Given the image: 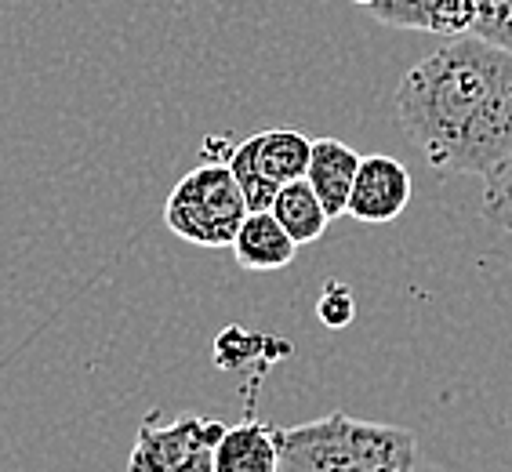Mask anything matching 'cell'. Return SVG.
I'll list each match as a JSON object with an SVG mask.
<instances>
[{
	"label": "cell",
	"mask_w": 512,
	"mask_h": 472,
	"mask_svg": "<svg viewBox=\"0 0 512 472\" xmlns=\"http://www.w3.org/2000/svg\"><path fill=\"white\" fill-rule=\"evenodd\" d=\"M349 4H360V8L371 11V8H375V4H382V0H349Z\"/></svg>",
	"instance_id": "15"
},
{
	"label": "cell",
	"mask_w": 512,
	"mask_h": 472,
	"mask_svg": "<svg viewBox=\"0 0 512 472\" xmlns=\"http://www.w3.org/2000/svg\"><path fill=\"white\" fill-rule=\"evenodd\" d=\"M407 204H411V171L400 160L385 153H371L360 160L345 215L364 226H385L404 215Z\"/></svg>",
	"instance_id": "6"
},
{
	"label": "cell",
	"mask_w": 512,
	"mask_h": 472,
	"mask_svg": "<svg viewBox=\"0 0 512 472\" xmlns=\"http://www.w3.org/2000/svg\"><path fill=\"white\" fill-rule=\"evenodd\" d=\"M226 433L222 422L182 414L175 422H146L131 447L128 472H215V447Z\"/></svg>",
	"instance_id": "5"
},
{
	"label": "cell",
	"mask_w": 512,
	"mask_h": 472,
	"mask_svg": "<svg viewBox=\"0 0 512 472\" xmlns=\"http://www.w3.org/2000/svg\"><path fill=\"white\" fill-rule=\"evenodd\" d=\"M316 316H320V324L331 327V331H342V327L353 324L356 316V298L353 291L338 280H327L324 295L316 298Z\"/></svg>",
	"instance_id": "14"
},
{
	"label": "cell",
	"mask_w": 512,
	"mask_h": 472,
	"mask_svg": "<svg viewBox=\"0 0 512 472\" xmlns=\"http://www.w3.org/2000/svg\"><path fill=\"white\" fill-rule=\"evenodd\" d=\"M251 207L229 164H204L178 178L164 200V226L197 247H233Z\"/></svg>",
	"instance_id": "3"
},
{
	"label": "cell",
	"mask_w": 512,
	"mask_h": 472,
	"mask_svg": "<svg viewBox=\"0 0 512 472\" xmlns=\"http://www.w3.org/2000/svg\"><path fill=\"white\" fill-rule=\"evenodd\" d=\"M309 153H313V138L291 128H269L258 135L244 138L233 153H229V171L237 175L244 200L251 211H269L276 193L287 182L306 178Z\"/></svg>",
	"instance_id": "4"
},
{
	"label": "cell",
	"mask_w": 512,
	"mask_h": 472,
	"mask_svg": "<svg viewBox=\"0 0 512 472\" xmlns=\"http://www.w3.org/2000/svg\"><path fill=\"white\" fill-rule=\"evenodd\" d=\"M473 37L512 51V0H473Z\"/></svg>",
	"instance_id": "12"
},
{
	"label": "cell",
	"mask_w": 512,
	"mask_h": 472,
	"mask_svg": "<svg viewBox=\"0 0 512 472\" xmlns=\"http://www.w3.org/2000/svg\"><path fill=\"white\" fill-rule=\"evenodd\" d=\"M280 429L266 422L226 425L215 447V472H280Z\"/></svg>",
	"instance_id": "9"
},
{
	"label": "cell",
	"mask_w": 512,
	"mask_h": 472,
	"mask_svg": "<svg viewBox=\"0 0 512 472\" xmlns=\"http://www.w3.org/2000/svg\"><path fill=\"white\" fill-rule=\"evenodd\" d=\"M396 117L429 168L487 178L512 157V51L444 40L404 73Z\"/></svg>",
	"instance_id": "1"
},
{
	"label": "cell",
	"mask_w": 512,
	"mask_h": 472,
	"mask_svg": "<svg viewBox=\"0 0 512 472\" xmlns=\"http://www.w3.org/2000/svg\"><path fill=\"white\" fill-rule=\"evenodd\" d=\"M360 160L364 157H360L353 146L338 142V138H316L313 142L306 182L313 186V193L320 197V204H324V211L331 218L345 215L356 171H360Z\"/></svg>",
	"instance_id": "8"
},
{
	"label": "cell",
	"mask_w": 512,
	"mask_h": 472,
	"mask_svg": "<svg viewBox=\"0 0 512 472\" xmlns=\"http://www.w3.org/2000/svg\"><path fill=\"white\" fill-rule=\"evenodd\" d=\"M280 458L284 472H414L418 440L400 425L331 411L316 422L280 429Z\"/></svg>",
	"instance_id": "2"
},
{
	"label": "cell",
	"mask_w": 512,
	"mask_h": 472,
	"mask_svg": "<svg viewBox=\"0 0 512 472\" xmlns=\"http://www.w3.org/2000/svg\"><path fill=\"white\" fill-rule=\"evenodd\" d=\"M269 211H273V218L287 229V236H291L298 247L316 244V240L327 233V222H331V215L324 211V204H320V197L313 193V186H309L306 178L287 182V186L276 193Z\"/></svg>",
	"instance_id": "11"
},
{
	"label": "cell",
	"mask_w": 512,
	"mask_h": 472,
	"mask_svg": "<svg viewBox=\"0 0 512 472\" xmlns=\"http://www.w3.org/2000/svg\"><path fill=\"white\" fill-rule=\"evenodd\" d=\"M233 255H237V266L251 269V273H273V269H287L295 262L298 244L276 222L273 211H251L233 240Z\"/></svg>",
	"instance_id": "10"
},
{
	"label": "cell",
	"mask_w": 512,
	"mask_h": 472,
	"mask_svg": "<svg viewBox=\"0 0 512 472\" xmlns=\"http://www.w3.org/2000/svg\"><path fill=\"white\" fill-rule=\"evenodd\" d=\"M371 15L396 30L440 33L447 40L473 30V0H382Z\"/></svg>",
	"instance_id": "7"
},
{
	"label": "cell",
	"mask_w": 512,
	"mask_h": 472,
	"mask_svg": "<svg viewBox=\"0 0 512 472\" xmlns=\"http://www.w3.org/2000/svg\"><path fill=\"white\" fill-rule=\"evenodd\" d=\"M483 218L512 233V157L483 178Z\"/></svg>",
	"instance_id": "13"
}]
</instances>
